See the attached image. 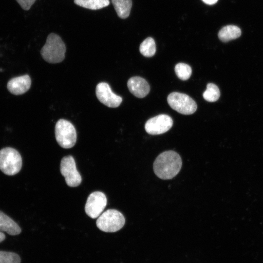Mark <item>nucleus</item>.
<instances>
[{
    "instance_id": "obj_14",
    "label": "nucleus",
    "mask_w": 263,
    "mask_h": 263,
    "mask_svg": "<svg viewBox=\"0 0 263 263\" xmlns=\"http://www.w3.org/2000/svg\"><path fill=\"white\" fill-rule=\"evenodd\" d=\"M241 31L238 26L228 25L223 27L218 33V38L220 40L226 42L240 37Z\"/></svg>"
},
{
    "instance_id": "obj_15",
    "label": "nucleus",
    "mask_w": 263,
    "mask_h": 263,
    "mask_svg": "<svg viewBox=\"0 0 263 263\" xmlns=\"http://www.w3.org/2000/svg\"><path fill=\"white\" fill-rule=\"evenodd\" d=\"M112 2L119 18L124 19L129 17L132 6V0H112Z\"/></svg>"
},
{
    "instance_id": "obj_17",
    "label": "nucleus",
    "mask_w": 263,
    "mask_h": 263,
    "mask_svg": "<svg viewBox=\"0 0 263 263\" xmlns=\"http://www.w3.org/2000/svg\"><path fill=\"white\" fill-rule=\"evenodd\" d=\"M139 50L146 57H151L156 52V45L154 39L150 38H146L140 44Z\"/></svg>"
},
{
    "instance_id": "obj_8",
    "label": "nucleus",
    "mask_w": 263,
    "mask_h": 263,
    "mask_svg": "<svg viewBox=\"0 0 263 263\" xmlns=\"http://www.w3.org/2000/svg\"><path fill=\"white\" fill-rule=\"evenodd\" d=\"M107 203V198L103 192H93L87 198L85 206V212L90 217L96 218L101 215Z\"/></svg>"
},
{
    "instance_id": "obj_21",
    "label": "nucleus",
    "mask_w": 263,
    "mask_h": 263,
    "mask_svg": "<svg viewBox=\"0 0 263 263\" xmlns=\"http://www.w3.org/2000/svg\"><path fill=\"white\" fill-rule=\"evenodd\" d=\"M36 0H16L21 7L24 10H28Z\"/></svg>"
},
{
    "instance_id": "obj_10",
    "label": "nucleus",
    "mask_w": 263,
    "mask_h": 263,
    "mask_svg": "<svg viewBox=\"0 0 263 263\" xmlns=\"http://www.w3.org/2000/svg\"><path fill=\"white\" fill-rule=\"evenodd\" d=\"M95 94L98 100L110 108H116L122 101V97L113 93L106 82H100L97 85Z\"/></svg>"
},
{
    "instance_id": "obj_6",
    "label": "nucleus",
    "mask_w": 263,
    "mask_h": 263,
    "mask_svg": "<svg viewBox=\"0 0 263 263\" xmlns=\"http://www.w3.org/2000/svg\"><path fill=\"white\" fill-rule=\"evenodd\" d=\"M167 101L172 109L183 114H191L197 110L194 100L185 94L171 93L168 95Z\"/></svg>"
},
{
    "instance_id": "obj_12",
    "label": "nucleus",
    "mask_w": 263,
    "mask_h": 263,
    "mask_svg": "<svg viewBox=\"0 0 263 263\" xmlns=\"http://www.w3.org/2000/svg\"><path fill=\"white\" fill-rule=\"evenodd\" d=\"M31 80L27 75L16 77L10 79L7 85L9 91L15 95L22 94L30 88Z\"/></svg>"
},
{
    "instance_id": "obj_16",
    "label": "nucleus",
    "mask_w": 263,
    "mask_h": 263,
    "mask_svg": "<svg viewBox=\"0 0 263 263\" xmlns=\"http://www.w3.org/2000/svg\"><path fill=\"white\" fill-rule=\"evenodd\" d=\"M74 3L87 9L98 10L108 6L110 1L109 0H74Z\"/></svg>"
},
{
    "instance_id": "obj_1",
    "label": "nucleus",
    "mask_w": 263,
    "mask_h": 263,
    "mask_svg": "<svg viewBox=\"0 0 263 263\" xmlns=\"http://www.w3.org/2000/svg\"><path fill=\"white\" fill-rule=\"evenodd\" d=\"M180 156L173 150H167L160 153L153 163V170L156 175L163 180L173 178L182 167Z\"/></svg>"
},
{
    "instance_id": "obj_18",
    "label": "nucleus",
    "mask_w": 263,
    "mask_h": 263,
    "mask_svg": "<svg viewBox=\"0 0 263 263\" xmlns=\"http://www.w3.org/2000/svg\"><path fill=\"white\" fill-rule=\"evenodd\" d=\"M203 96L207 101L210 102L216 101L220 96L219 88L213 83H208L207 89L203 94Z\"/></svg>"
},
{
    "instance_id": "obj_23",
    "label": "nucleus",
    "mask_w": 263,
    "mask_h": 263,
    "mask_svg": "<svg viewBox=\"0 0 263 263\" xmlns=\"http://www.w3.org/2000/svg\"><path fill=\"white\" fill-rule=\"evenodd\" d=\"M5 239V235L1 231H0V243Z\"/></svg>"
},
{
    "instance_id": "obj_11",
    "label": "nucleus",
    "mask_w": 263,
    "mask_h": 263,
    "mask_svg": "<svg viewBox=\"0 0 263 263\" xmlns=\"http://www.w3.org/2000/svg\"><path fill=\"white\" fill-rule=\"evenodd\" d=\"M127 86L130 92L138 98L144 97L150 91V87L148 82L139 76L130 78L128 81Z\"/></svg>"
},
{
    "instance_id": "obj_20",
    "label": "nucleus",
    "mask_w": 263,
    "mask_h": 263,
    "mask_svg": "<svg viewBox=\"0 0 263 263\" xmlns=\"http://www.w3.org/2000/svg\"><path fill=\"white\" fill-rule=\"evenodd\" d=\"M20 258L15 253L0 251V263H20Z\"/></svg>"
},
{
    "instance_id": "obj_19",
    "label": "nucleus",
    "mask_w": 263,
    "mask_h": 263,
    "mask_svg": "<svg viewBox=\"0 0 263 263\" xmlns=\"http://www.w3.org/2000/svg\"><path fill=\"white\" fill-rule=\"evenodd\" d=\"M177 77L182 80H187L191 76L192 69L190 66L184 63L177 64L174 68Z\"/></svg>"
},
{
    "instance_id": "obj_7",
    "label": "nucleus",
    "mask_w": 263,
    "mask_h": 263,
    "mask_svg": "<svg viewBox=\"0 0 263 263\" xmlns=\"http://www.w3.org/2000/svg\"><path fill=\"white\" fill-rule=\"evenodd\" d=\"M60 170L68 186L75 187L80 184L82 178L76 169L75 161L72 156H66L61 159Z\"/></svg>"
},
{
    "instance_id": "obj_4",
    "label": "nucleus",
    "mask_w": 263,
    "mask_h": 263,
    "mask_svg": "<svg viewBox=\"0 0 263 263\" xmlns=\"http://www.w3.org/2000/svg\"><path fill=\"white\" fill-rule=\"evenodd\" d=\"M125 219L119 211L110 209L104 211L97 218V227L106 232H115L121 229L125 225Z\"/></svg>"
},
{
    "instance_id": "obj_3",
    "label": "nucleus",
    "mask_w": 263,
    "mask_h": 263,
    "mask_svg": "<svg viewBox=\"0 0 263 263\" xmlns=\"http://www.w3.org/2000/svg\"><path fill=\"white\" fill-rule=\"evenodd\" d=\"M22 167V158L16 149L7 147L0 150V170L7 175L17 174Z\"/></svg>"
},
{
    "instance_id": "obj_2",
    "label": "nucleus",
    "mask_w": 263,
    "mask_h": 263,
    "mask_svg": "<svg viewBox=\"0 0 263 263\" xmlns=\"http://www.w3.org/2000/svg\"><path fill=\"white\" fill-rule=\"evenodd\" d=\"M66 46L61 38L55 33L50 34L40 51L42 58L50 63H57L65 58Z\"/></svg>"
},
{
    "instance_id": "obj_22",
    "label": "nucleus",
    "mask_w": 263,
    "mask_h": 263,
    "mask_svg": "<svg viewBox=\"0 0 263 263\" xmlns=\"http://www.w3.org/2000/svg\"><path fill=\"white\" fill-rule=\"evenodd\" d=\"M205 3L209 5L214 4L216 3L218 0H202Z\"/></svg>"
},
{
    "instance_id": "obj_5",
    "label": "nucleus",
    "mask_w": 263,
    "mask_h": 263,
    "mask_svg": "<svg viewBox=\"0 0 263 263\" xmlns=\"http://www.w3.org/2000/svg\"><path fill=\"white\" fill-rule=\"evenodd\" d=\"M55 137L59 145L64 149L72 148L76 141V132L74 125L69 121L61 119L55 126Z\"/></svg>"
},
{
    "instance_id": "obj_13",
    "label": "nucleus",
    "mask_w": 263,
    "mask_h": 263,
    "mask_svg": "<svg viewBox=\"0 0 263 263\" xmlns=\"http://www.w3.org/2000/svg\"><path fill=\"white\" fill-rule=\"evenodd\" d=\"M0 231H4L10 235L15 236L19 234L21 230L13 219L0 211Z\"/></svg>"
},
{
    "instance_id": "obj_9",
    "label": "nucleus",
    "mask_w": 263,
    "mask_h": 263,
    "mask_svg": "<svg viewBox=\"0 0 263 263\" xmlns=\"http://www.w3.org/2000/svg\"><path fill=\"white\" fill-rule=\"evenodd\" d=\"M173 125L172 119L168 115L162 114L149 119L145 129L151 135H158L168 132Z\"/></svg>"
}]
</instances>
